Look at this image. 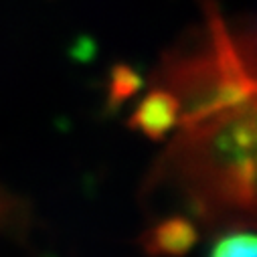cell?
<instances>
[{
	"mask_svg": "<svg viewBox=\"0 0 257 257\" xmlns=\"http://www.w3.org/2000/svg\"><path fill=\"white\" fill-rule=\"evenodd\" d=\"M255 237L251 233H237L219 241L211 257H255Z\"/></svg>",
	"mask_w": 257,
	"mask_h": 257,
	"instance_id": "obj_1",
	"label": "cell"
}]
</instances>
